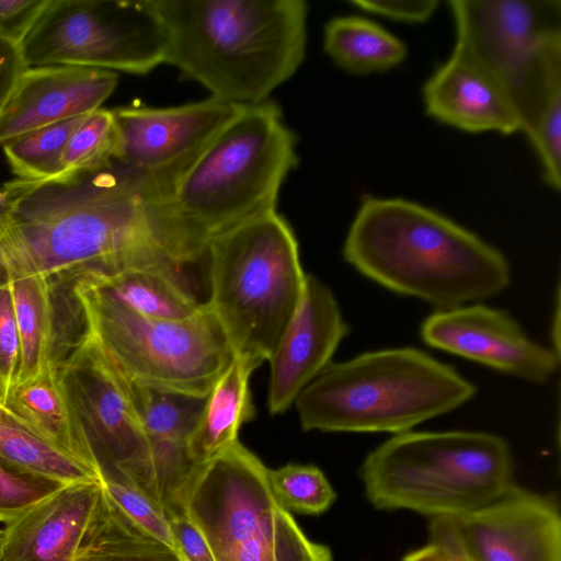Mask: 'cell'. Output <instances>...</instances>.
<instances>
[{
  "label": "cell",
  "instance_id": "obj_1",
  "mask_svg": "<svg viewBox=\"0 0 561 561\" xmlns=\"http://www.w3.org/2000/svg\"><path fill=\"white\" fill-rule=\"evenodd\" d=\"M11 204L0 240L9 273L56 276L152 268L182 274L142 183L117 161L62 181L4 183Z\"/></svg>",
  "mask_w": 561,
  "mask_h": 561
},
{
  "label": "cell",
  "instance_id": "obj_2",
  "mask_svg": "<svg viewBox=\"0 0 561 561\" xmlns=\"http://www.w3.org/2000/svg\"><path fill=\"white\" fill-rule=\"evenodd\" d=\"M295 134L272 101L243 107L162 185L145 194L164 244L182 268L209 243L276 210L280 186L296 168Z\"/></svg>",
  "mask_w": 561,
  "mask_h": 561
},
{
  "label": "cell",
  "instance_id": "obj_3",
  "mask_svg": "<svg viewBox=\"0 0 561 561\" xmlns=\"http://www.w3.org/2000/svg\"><path fill=\"white\" fill-rule=\"evenodd\" d=\"M342 252L365 277L436 311L496 296L511 283L508 261L499 249L403 198L366 197Z\"/></svg>",
  "mask_w": 561,
  "mask_h": 561
},
{
  "label": "cell",
  "instance_id": "obj_4",
  "mask_svg": "<svg viewBox=\"0 0 561 561\" xmlns=\"http://www.w3.org/2000/svg\"><path fill=\"white\" fill-rule=\"evenodd\" d=\"M168 32L165 64L241 107L260 104L302 64V0H153Z\"/></svg>",
  "mask_w": 561,
  "mask_h": 561
},
{
  "label": "cell",
  "instance_id": "obj_5",
  "mask_svg": "<svg viewBox=\"0 0 561 561\" xmlns=\"http://www.w3.org/2000/svg\"><path fill=\"white\" fill-rule=\"evenodd\" d=\"M476 393V385L453 366L398 347L331 363L295 405L304 431L396 435L458 409Z\"/></svg>",
  "mask_w": 561,
  "mask_h": 561
},
{
  "label": "cell",
  "instance_id": "obj_6",
  "mask_svg": "<svg viewBox=\"0 0 561 561\" xmlns=\"http://www.w3.org/2000/svg\"><path fill=\"white\" fill-rule=\"evenodd\" d=\"M377 510L457 517L493 502L513 482L505 439L483 432H404L371 450L359 468Z\"/></svg>",
  "mask_w": 561,
  "mask_h": 561
},
{
  "label": "cell",
  "instance_id": "obj_7",
  "mask_svg": "<svg viewBox=\"0 0 561 561\" xmlns=\"http://www.w3.org/2000/svg\"><path fill=\"white\" fill-rule=\"evenodd\" d=\"M207 301L233 355L270 360L300 304L306 277L296 236L276 210L213 240Z\"/></svg>",
  "mask_w": 561,
  "mask_h": 561
},
{
  "label": "cell",
  "instance_id": "obj_8",
  "mask_svg": "<svg viewBox=\"0 0 561 561\" xmlns=\"http://www.w3.org/2000/svg\"><path fill=\"white\" fill-rule=\"evenodd\" d=\"M73 275L90 332L126 381L206 398L233 357L207 302L188 319L149 318L104 296L78 273Z\"/></svg>",
  "mask_w": 561,
  "mask_h": 561
},
{
  "label": "cell",
  "instance_id": "obj_9",
  "mask_svg": "<svg viewBox=\"0 0 561 561\" xmlns=\"http://www.w3.org/2000/svg\"><path fill=\"white\" fill-rule=\"evenodd\" d=\"M454 50L505 92L527 135L561 89V1L453 0Z\"/></svg>",
  "mask_w": 561,
  "mask_h": 561
},
{
  "label": "cell",
  "instance_id": "obj_10",
  "mask_svg": "<svg viewBox=\"0 0 561 561\" xmlns=\"http://www.w3.org/2000/svg\"><path fill=\"white\" fill-rule=\"evenodd\" d=\"M168 41L153 0H49L20 48L26 67L145 75L165 64Z\"/></svg>",
  "mask_w": 561,
  "mask_h": 561
},
{
  "label": "cell",
  "instance_id": "obj_11",
  "mask_svg": "<svg viewBox=\"0 0 561 561\" xmlns=\"http://www.w3.org/2000/svg\"><path fill=\"white\" fill-rule=\"evenodd\" d=\"M55 371L98 472L104 466L125 471L162 506L149 440L127 383L91 332L72 345Z\"/></svg>",
  "mask_w": 561,
  "mask_h": 561
},
{
  "label": "cell",
  "instance_id": "obj_12",
  "mask_svg": "<svg viewBox=\"0 0 561 561\" xmlns=\"http://www.w3.org/2000/svg\"><path fill=\"white\" fill-rule=\"evenodd\" d=\"M289 513L273 494L268 469L238 440L209 461L194 465L173 496L169 517H187L216 561H225Z\"/></svg>",
  "mask_w": 561,
  "mask_h": 561
},
{
  "label": "cell",
  "instance_id": "obj_13",
  "mask_svg": "<svg viewBox=\"0 0 561 561\" xmlns=\"http://www.w3.org/2000/svg\"><path fill=\"white\" fill-rule=\"evenodd\" d=\"M243 107L210 96L167 108L112 110L119 135L117 162L150 193L191 160Z\"/></svg>",
  "mask_w": 561,
  "mask_h": 561
},
{
  "label": "cell",
  "instance_id": "obj_14",
  "mask_svg": "<svg viewBox=\"0 0 561 561\" xmlns=\"http://www.w3.org/2000/svg\"><path fill=\"white\" fill-rule=\"evenodd\" d=\"M421 336L434 348L535 383L548 382L559 368L553 348L531 340L506 311L482 304L435 311Z\"/></svg>",
  "mask_w": 561,
  "mask_h": 561
},
{
  "label": "cell",
  "instance_id": "obj_15",
  "mask_svg": "<svg viewBox=\"0 0 561 561\" xmlns=\"http://www.w3.org/2000/svg\"><path fill=\"white\" fill-rule=\"evenodd\" d=\"M451 522L469 561H561V516L550 495L514 483Z\"/></svg>",
  "mask_w": 561,
  "mask_h": 561
},
{
  "label": "cell",
  "instance_id": "obj_16",
  "mask_svg": "<svg viewBox=\"0 0 561 561\" xmlns=\"http://www.w3.org/2000/svg\"><path fill=\"white\" fill-rule=\"evenodd\" d=\"M7 275L21 342L18 382H22L55 368L90 328L73 274Z\"/></svg>",
  "mask_w": 561,
  "mask_h": 561
},
{
  "label": "cell",
  "instance_id": "obj_17",
  "mask_svg": "<svg viewBox=\"0 0 561 561\" xmlns=\"http://www.w3.org/2000/svg\"><path fill=\"white\" fill-rule=\"evenodd\" d=\"M350 327L330 288L307 275L296 313L268 360L271 376L267 405L282 414L327 367Z\"/></svg>",
  "mask_w": 561,
  "mask_h": 561
},
{
  "label": "cell",
  "instance_id": "obj_18",
  "mask_svg": "<svg viewBox=\"0 0 561 561\" xmlns=\"http://www.w3.org/2000/svg\"><path fill=\"white\" fill-rule=\"evenodd\" d=\"M117 72L69 65L26 67L0 119V146L44 126L89 114L113 93Z\"/></svg>",
  "mask_w": 561,
  "mask_h": 561
},
{
  "label": "cell",
  "instance_id": "obj_19",
  "mask_svg": "<svg viewBox=\"0 0 561 561\" xmlns=\"http://www.w3.org/2000/svg\"><path fill=\"white\" fill-rule=\"evenodd\" d=\"M101 492L100 481L66 484L7 523L4 561H73Z\"/></svg>",
  "mask_w": 561,
  "mask_h": 561
},
{
  "label": "cell",
  "instance_id": "obj_20",
  "mask_svg": "<svg viewBox=\"0 0 561 561\" xmlns=\"http://www.w3.org/2000/svg\"><path fill=\"white\" fill-rule=\"evenodd\" d=\"M426 113L468 133L522 131V123L501 87L463 55L454 50L423 87Z\"/></svg>",
  "mask_w": 561,
  "mask_h": 561
},
{
  "label": "cell",
  "instance_id": "obj_21",
  "mask_svg": "<svg viewBox=\"0 0 561 561\" xmlns=\"http://www.w3.org/2000/svg\"><path fill=\"white\" fill-rule=\"evenodd\" d=\"M257 367L233 355L214 383L186 439L187 456L194 465L209 461L237 443L241 426L255 416L250 377Z\"/></svg>",
  "mask_w": 561,
  "mask_h": 561
},
{
  "label": "cell",
  "instance_id": "obj_22",
  "mask_svg": "<svg viewBox=\"0 0 561 561\" xmlns=\"http://www.w3.org/2000/svg\"><path fill=\"white\" fill-rule=\"evenodd\" d=\"M94 289L130 310L160 320H184L198 312V301L180 274L152 268H130L113 273H78Z\"/></svg>",
  "mask_w": 561,
  "mask_h": 561
},
{
  "label": "cell",
  "instance_id": "obj_23",
  "mask_svg": "<svg viewBox=\"0 0 561 561\" xmlns=\"http://www.w3.org/2000/svg\"><path fill=\"white\" fill-rule=\"evenodd\" d=\"M2 402L47 439L98 472L55 368L18 382Z\"/></svg>",
  "mask_w": 561,
  "mask_h": 561
},
{
  "label": "cell",
  "instance_id": "obj_24",
  "mask_svg": "<svg viewBox=\"0 0 561 561\" xmlns=\"http://www.w3.org/2000/svg\"><path fill=\"white\" fill-rule=\"evenodd\" d=\"M0 459L19 471L62 484L100 481L95 470L47 439L1 400Z\"/></svg>",
  "mask_w": 561,
  "mask_h": 561
},
{
  "label": "cell",
  "instance_id": "obj_25",
  "mask_svg": "<svg viewBox=\"0 0 561 561\" xmlns=\"http://www.w3.org/2000/svg\"><path fill=\"white\" fill-rule=\"evenodd\" d=\"M73 561H181L178 551L134 523L102 488Z\"/></svg>",
  "mask_w": 561,
  "mask_h": 561
},
{
  "label": "cell",
  "instance_id": "obj_26",
  "mask_svg": "<svg viewBox=\"0 0 561 561\" xmlns=\"http://www.w3.org/2000/svg\"><path fill=\"white\" fill-rule=\"evenodd\" d=\"M323 47L337 67L354 75L389 70L408 54L401 39L356 15L330 20L324 27Z\"/></svg>",
  "mask_w": 561,
  "mask_h": 561
},
{
  "label": "cell",
  "instance_id": "obj_27",
  "mask_svg": "<svg viewBox=\"0 0 561 561\" xmlns=\"http://www.w3.org/2000/svg\"><path fill=\"white\" fill-rule=\"evenodd\" d=\"M119 135L112 110L89 113L72 133L49 181H62L110 167L119 157ZM46 182V181H45Z\"/></svg>",
  "mask_w": 561,
  "mask_h": 561
},
{
  "label": "cell",
  "instance_id": "obj_28",
  "mask_svg": "<svg viewBox=\"0 0 561 561\" xmlns=\"http://www.w3.org/2000/svg\"><path fill=\"white\" fill-rule=\"evenodd\" d=\"M87 115L44 126L2 145L15 179L25 182L51 180L58 171L68 139Z\"/></svg>",
  "mask_w": 561,
  "mask_h": 561
},
{
  "label": "cell",
  "instance_id": "obj_29",
  "mask_svg": "<svg viewBox=\"0 0 561 561\" xmlns=\"http://www.w3.org/2000/svg\"><path fill=\"white\" fill-rule=\"evenodd\" d=\"M268 480L277 502L288 512L320 515L336 497L323 472L312 465L288 463L268 469Z\"/></svg>",
  "mask_w": 561,
  "mask_h": 561
},
{
  "label": "cell",
  "instance_id": "obj_30",
  "mask_svg": "<svg viewBox=\"0 0 561 561\" xmlns=\"http://www.w3.org/2000/svg\"><path fill=\"white\" fill-rule=\"evenodd\" d=\"M99 478L104 491L134 523L175 549L169 518L163 507L125 471L113 466H104L99 468Z\"/></svg>",
  "mask_w": 561,
  "mask_h": 561
},
{
  "label": "cell",
  "instance_id": "obj_31",
  "mask_svg": "<svg viewBox=\"0 0 561 561\" xmlns=\"http://www.w3.org/2000/svg\"><path fill=\"white\" fill-rule=\"evenodd\" d=\"M64 485L19 471L0 459V523L13 520Z\"/></svg>",
  "mask_w": 561,
  "mask_h": 561
},
{
  "label": "cell",
  "instance_id": "obj_32",
  "mask_svg": "<svg viewBox=\"0 0 561 561\" xmlns=\"http://www.w3.org/2000/svg\"><path fill=\"white\" fill-rule=\"evenodd\" d=\"M541 162L543 179L552 188L561 186V89L541 110L527 134Z\"/></svg>",
  "mask_w": 561,
  "mask_h": 561
},
{
  "label": "cell",
  "instance_id": "obj_33",
  "mask_svg": "<svg viewBox=\"0 0 561 561\" xmlns=\"http://www.w3.org/2000/svg\"><path fill=\"white\" fill-rule=\"evenodd\" d=\"M21 366V342L13 296L7 272L0 264V400L18 383Z\"/></svg>",
  "mask_w": 561,
  "mask_h": 561
},
{
  "label": "cell",
  "instance_id": "obj_34",
  "mask_svg": "<svg viewBox=\"0 0 561 561\" xmlns=\"http://www.w3.org/2000/svg\"><path fill=\"white\" fill-rule=\"evenodd\" d=\"M49 0H0V38L21 46Z\"/></svg>",
  "mask_w": 561,
  "mask_h": 561
},
{
  "label": "cell",
  "instance_id": "obj_35",
  "mask_svg": "<svg viewBox=\"0 0 561 561\" xmlns=\"http://www.w3.org/2000/svg\"><path fill=\"white\" fill-rule=\"evenodd\" d=\"M351 3L365 12L407 23H422L427 21L438 7V1L436 0H355Z\"/></svg>",
  "mask_w": 561,
  "mask_h": 561
},
{
  "label": "cell",
  "instance_id": "obj_36",
  "mask_svg": "<svg viewBox=\"0 0 561 561\" xmlns=\"http://www.w3.org/2000/svg\"><path fill=\"white\" fill-rule=\"evenodd\" d=\"M170 529L178 553L186 561H216L198 528L183 514L169 517Z\"/></svg>",
  "mask_w": 561,
  "mask_h": 561
},
{
  "label": "cell",
  "instance_id": "obj_37",
  "mask_svg": "<svg viewBox=\"0 0 561 561\" xmlns=\"http://www.w3.org/2000/svg\"><path fill=\"white\" fill-rule=\"evenodd\" d=\"M25 68L20 46L0 38V119Z\"/></svg>",
  "mask_w": 561,
  "mask_h": 561
},
{
  "label": "cell",
  "instance_id": "obj_38",
  "mask_svg": "<svg viewBox=\"0 0 561 561\" xmlns=\"http://www.w3.org/2000/svg\"><path fill=\"white\" fill-rule=\"evenodd\" d=\"M430 541L440 546L453 561H469L456 536L451 517L431 518Z\"/></svg>",
  "mask_w": 561,
  "mask_h": 561
},
{
  "label": "cell",
  "instance_id": "obj_39",
  "mask_svg": "<svg viewBox=\"0 0 561 561\" xmlns=\"http://www.w3.org/2000/svg\"><path fill=\"white\" fill-rule=\"evenodd\" d=\"M402 561H453L445 550L435 542L414 550L407 554Z\"/></svg>",
  "mask_w": 561,
  "mask_h": 561
},
{
  "label": "cell",
  "instance_id": "obj_40",
  "mask_svg": "<svg viewBox=\"0 0 561 561\" xmlns=\"http://www.w3.org/2000/svg\"><path fill=\"white\" fill-rule=\"evenodd\" d=\"M10 214H11V204L8 201L7 197V191L5 195L0 198V240L4 236L9 221H10Z\"/></svg>",
  "mask_w": 561,
  "mask_h": 561
},
{
  "label": "cell",
  "instance_id": "obj_41",
  "mask_svg": "<svg viewBox=\"0 0 561 561\" xmlns=\"http://www.w3.org/2000/svg\"><path fill=\"white\" fill-rule=\"evenodd\" d=\"M0 561H4V558L2 554V529H0Z\"/></svg>",
  "mask_w": 561,
  "mask_h": 561
},
{
  "label": "cell",
  "instance_id": "obj_42",
  "mask_svg": "<svg viewBox=\"0 0 561 561\" xmlns=\"http://www.w3.org/2000/svg\"><path fill=\"white\" fill-rule=\"evenodd\" d=\"M4 195H5V186H4V184L0 183V198L3 197Z\"/></svg>",
  "mask_w": 561,
  "mask_h": 561
},
{
  "label": "cell",
  "instance_id": "obj_43",
  "mask_svg": "<svg viewBox=\"0 0 561 561\" xmlns=\"http://www.w3.org/2000/svg\"><path fill=\"white\" fill-rule=\"evenodd\" d=\"M179 556H180V554H179ZM180 560H181V561H186V560H185L184 558H182L181 556H180Z\"/></svg>",
  "mask_w": 561,
  "mask_h": 561
}]
</instances>
